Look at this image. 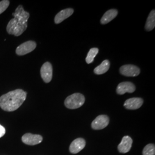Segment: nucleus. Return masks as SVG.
<instances>
[{
    "label": "nucleus",
    "mask_w": 155,
    "mask_h": 155,
    "mask_svg": "<svg viewBox=\"0 0 155 155\" xmlns=\"http://www.w3.org/2000/svg\"><path fill=\"white\" fill-rule=\"evenodd\" d=\"M12 15L14 18L8 24L7 32L16 36H20L27 28L29 13L24 11L22 5H19Z\"/></svg>",
    "instance_id": "1"
},
{
    "label": "nucleus",
    "mask_w": 155,
    "mask_h": 155,
    "mask_svg": "<svg viewBox=\"0 0 155 155\" xmlns=\"http://www.w3.org/2000/svg\"><path fill=\"white\" fill-rule=\"evenodd\" d=\"M27 95V92L21 89L9 91L0 97V107L6 111L16 110L26 100Z\"/></svg>",
    "instance_id": "2"
},
{
    "label": "nucleus",
    "mask_w": 155,
    "mask_h": 155,
    "mask_svg": "<svg viewBox=\"0 0 155 155\" xmlns=\"http://www.w3.org/2000/svg\"><path fill=\"white\" fill-rule=\"evenodd\" d=\"M85 102V98L83 94L74 93L67 97L64 101V105L70 109H76L81 107Z\"/></svg>",
    "instance_id": "3"
},
{
    "label": "nucleus",
    "mask_w": 155,
    "mask_h": 155,
    "mask_svg": "<svg viewBox=\"0 0 155 155\" xmlns=\"http://www.w3.org/2000/svg\"><path fill=\"white\" fill-rule=\"evenodd\" d=\"M36 43L35 41H28L20 45L17 48L16 52L18 55H24L33 51L36 48Z\"/></svg>",
    "instance_id": "4"
},
{
    "label": "nucleus",
    "mask_w": 155,
    "mask_h": 155,
    "mask_svg": "<svg viewBox=\"0 0 155 155\" xmlns=\"http://www.w3.org/2000/svg\"><path fill=\"white\" fill-rule=\"evenodd\" d=\"M120 73L125 77H137L140 73V70L138 67L132 64L124 65L120 68Z\"/></svg>",
    "instance_id": "5"
},
{
    "label": "nucleus",
    "mask_w": 155,
    "mask_h": 155,
    "mask_svg": "<svg viewBox=\"0 0 155 155\" xmlns=\"http://www.w3.org/2000/svg\"><path fill=\"white\" fill-rule=\"evenodd\" d=\"M109 123V118L106 115H100L95 118L91 123V127L94 130H101L105 128Z\"/></svg>",
    "instance_id": "6"
},
{
    "label": "nucleus",
    "mask_w": 155,
    "mask_h": 155,
    "mask_svg": "<svg viewBox=\"0 0 155 155\" xmlns=\"http://www.w3.org/2000/svg\"><path fill=\"white\" fill-rule=\"evenodd\" d=\"M22 141L28 145H35L40 144L43 141V137L39 134L26 133L22 137Z\"/></svg>",
    "instance_id": "7"
},
{
    "label": "nucleus",
    "mask_w": 155,
    "mask_h": 155,
    "mask_svg": "<svg viewBox=\"0 0 155 155\" xmlns=\"http://www.w3.org/2000/svg\"><path fill=\"white\" fill-rule=\"evenodd\" d=\"M41 77L45 83H49L52 78V66L50 62H45L40 70Z\"/></svg>",
    "instance_id": "8"
},
{
    "label": "nucleus",
    "mask_w": 155,
    "mask_h": 155,
    "mask_svg": "<svg viewBox=\"0 0 155 155\" xmlns=\"http://www.w3.org/2000/svg\"><path fill=\"white\" fill-rule=\"evenodd\" d=\"M136 90L134 84L130 82H124L118 84L117 87V93L119 95H123L126 93H132Z\"/></svg>",
    "instance_id": "9"
},
{
    "label": "nucleus",
    "mask_w": 155,
    "mask_h": 155,
    "mask_svg": "<svg viewBox=\"0 0 155 155\" xmlns=\"http://www.w3.org/2000/svg\"><path fill=\"white\" fill-rule=\"evenodd\" d=\"M133 143V140L128 136H124L120 144L118 145V150L121 153H126L130 151Z\"/></svg>",
    "instance_id": "10"
},
{
    "label": "nucleus",
    "mask_w": 155,
    "mask_h": 155,
    "mask_svg": "<svg viewBox=\"0 0 155 155\" xmlns=\"http://www.w3.org/2000/svg\"><path fill=\"white\" fill-rule=\"evenodd\" d=\"M144 101L141 98H131L125 101L124 107L128 110H136L143 105Z\"/></svg>",
    "instance_id": "11"
},
{
    "label": "nucleus",
    "mask_w": 155,
    "mask_h": 155,
    "mask_svg": "<svg viewBox=\"0 0 155 155\" xmlns=\"http://www.w3.org/2000/svg\"><path fill=\"white\" fill-rule=\"evenodd\" d=\"M86 141L82 138H78L74 140L70 145V152L72 154H77L84 149Z\"/></svg>",
    "instance_id": "12"
},
{
    "label": "nucleus",
    "mask_w": 155,
    "mask_h": 155,
    "mask_svg": "<svg viewBox=\"0 0 155 155\" xmlns=\"http://www.w3.org/2000/svg\"><path fill=\"white\" fill-rule=\"evenodd\" d=\"M74 13V9L72 8H67L59 12L55 17V23L58 24L63 21L69 17L71 16Z\"/></svg>",
    "instance_id": "13"
},
{
    "label": "nucleus",
    "mask_w": 155,
    "mask_h": 155,
    "mask_svg": "<svg viewBox=\"0 0 155 155\" xmlns=\"http://www.w3.org/2000/svg\"><path fill=\"white\" fill-rule=\"evenodd\" d=\"M117 15L118 11L116 9H113L107 11L101 19V23L102 24H106L110 22L111 20H113L114 18L116 17Z\"/></svg>",
    "instance_id": "14"
},
{
    "label": "nucleus",
    "mask_w": 155,
    "mask_h": 155,
    "mask_svg": "<svg viewBox=\"0 0 155 155\" xmlns=\"http://www.w3.org/2000/svg\"><path fill=\"white\" fill-rule=\"evenodd\" d=\"M110 61L108 60H105L104 61L102 62V63L100 66L95 68L94 70V73L97 75H101L105 74L109 70L110 68Z\"/></svg>",
    "instance_id": "15"
},
{
    "label": "nucleus",
    "mask_w": 155,
    "mask_h": 155,
    "mask_svg": "<svg viewBox=\"0 0 155 155\" xmlns=\"http://www.w3.org/2000/svg\"><path fill=\"white\" fill-rule=\"evenodd\" d=\"M155 27V11L152 10L150 12L147 18L145 28L147 31H150L153 30Z\"/></svg>",
    "instance_id": "16"
},
{
    "label": "nucleus",
    "mask_w": 155,
    "mask_h": 155,
    "mask_svg": "<svg viewBox=\"0 0 155 155\" xmlns=\"http://www.w3.org/2000/svg\"><path fill=\"white\" fill-rule=\"evenodd\" d=\"M99 50L97 48H91L87 54V57L86 58V61L87 64H90L94 61V58L98 54Z\"/></svg>",
    "instance_id": "17"
},
{
    "label": "nucleus",
    "mask_w": 155,
    "mask_h": 155,
    "mask_svg": "<svg viewBox=\"0 0 155 155\" xmlns=\"http://www.w3.org/2000/svg\"><path fill=\"white\" fill-rule=\"evenodd\" d=\"M143 155H155V146L154 144H147L143 149Z\"/></svg>",
    "instance_id": "18"
},
{
    "label": "nucleus",
    "mask_w": 155,
    "mask_h": 155,
    "mask_svg": "<svg viewBox=\"0 0 155 155\" xmlns=\"http://www.w3.org/2000/svg\"><path fill=\"white\" fill-rule=\"evenodd\" d=\"M10 4V2L8 0H3L0 1V15L5 12Z\"/></svg>",
    "instance_id": "19"
},
{
    "label": "nucleus",
    "mask_w": 155,
    "mask_h": 155,
    "mask_svg": "<svg viewBox=\"0 0 155 155\" xmlns=\"http://www.w3.org/2000/svg\"><path fill=\"white\" fill-rule=\"evenodd\" d=\"M6 133L5 129L1 125H0V138L3 137Z\"/></svg>",
    "instance_id": "20"
}]
</instances>
